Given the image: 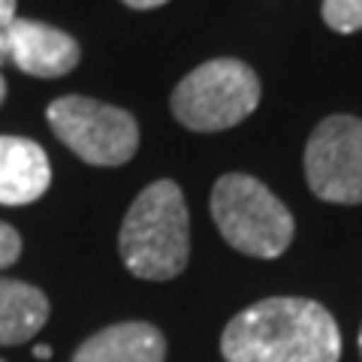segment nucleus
Masks as SVG:
<instances>
[{"label": "nucleus", "instance_id": "1", "mask_svg": "<svg viewBox=\"0 0 362 362\" xmlns=\"http://www.w3.org/2000/svg\"><path fill=\"white\" fill-rule=\"evenodd\" d=\"M221 354L226 362H338L341 332L320 302L275 296L226 323Z\"/></svg>", "mask_w": 362, "mask_h": 362}, {"label": "nucleus", "instance_id": "2", "mask_svg": "<svg viewBox=\"0 0 362 362\" xmlns=\"http://www.w3.org/2000/svg\"><path fill=\"white\" fill-rule=\"evenodd\" d=\"M121 259L142 281H169L190 259V218L181 187L173 178L148 185L127 209L118 230Z\"/></svg>", "mask_w": 362, "mask_h": 362}, {"label": "nucleus", "instance_id": "3", "mask_svg": "<svg viewBox=\"0 0 362 362\" xmlns=\"http://www.w3.org/2000/svg\"><path fill=\"white\" fill-rule=\"evenodd\" d=\"M211 218L226 245L257 259L281 257L296 233L290 209L263 181L245 173H230L214 181Z\"/></svg>", "mask_w": 362, "mask_h": 362}, {"label": "nucleus", "instance_id": "4", "mask_svg": "<svg viewBox=\"0 0 362 362\" xmlns=\"http://www.w3.org/2000/svg\"><path fill=\"white\" fill-rule=\"evenodd\" d=\"M259 103V78L235 58H214L190 70L173 90L169 109L175 121L197 133L230 130Z\"/></svg>", "mask_w": 362, "mask_h": 362}, {"label": "nucleus", "instance_id": "5", "mask_svg": "<svg viewBox=\"0 0 362 362\" xmlns=\"http://www.w3.org/2000/svg\"><path fill=\"white\" fill-rule=\"evenodd\" d=\"M45 121L66 148L90 166H121L139 148L136 118L103 100L76 94L58 97L45 109Z\"/></svg>", "mask_w": 362, "mask_h": 362}, {"label": "nucleus", "instance_id": "6", "mask_svg": "<svg viewBox=\"0 0 362 362\" xmlns=\"http://www.w3.org/2000/svg\"><path fill=\"white\" fill-rule=\"evenodd\" d=\"M305 178L323 202H362V118L329 115L317 124L305 145Z\"/></svg>", "mask_w": 362, "mask_h": 362}, {"label": "nucleus", "instance_id": "7", "mask_svg": "<svg viewBox=\"0 0 362 362\" xmlns=\"http://www.w3.org/2000/svg\"><path fill=\"white\" fill-rule=\"evenodd\" d=\"M6 42H9V61L21 73L37 78H61L73 73L78 58H82L78 42L66 30L30 18H16L6 28Z\"/></svg>", "mask_w": 362, "mask_h": 362}, {"label": "nucleus", "instance_id": "8", "mask_svg": "<svg viewBox=\"0 0 362 362\" xmlns=\"http://www.w3.org/2000/svg\"><path fill=\"white\" fill-rule=\"evenodd\" d=\"M52 185V163L42 145L25 136H0V206L37 202Z\"/></svg>", "mask_w": 362, "mask_h": 362}, {"label": "nucleus", "instance_id": "9", "mask_svg": "<svg viewBox=\"0 0 362 362\" xmlns=\"http://www.w3.org/2000/svg\"><path fill=\"white\" fill-rule=\"evenodd\" d=\"M166 338L151 323L127 320L100 329L73 354V362H163Z\"/></svg>", "mask_w": 362, "mask_h": 362}, {"label": "nucleus", "instance_id": "10", "mask_svg": "<svg viewBox=\"0 0 362 362\" xmlns=\"http://www.w3.org/2000/svg\"><path fill=\"white\" fill-rule=\"evenodd\" d=\"M49 299L33 284L0 278V347L25 344L49 320Z\"/></svg>", "mask_w": 362, "mask_h": 362}, {"label": "nucleus", "instance_id": "11", "mask_svg": "<svg viewBox=\"0 0 362 362\" xmlns=\"http://www.w3.org/2000/svg\"><path fill=\"white\" fill-rule=\"evenodd\" d=\"M323 21L338 33L362 30V0H323Z\"/></svg>", "mask_w": 362, "mask_h": 362}, {"label": "nucleus", "instance_id": "12", "mask_svg": "<svg viewBox=\"0 0 362 362\" xmlns=\"http://www.w3.org/2000/svg\"><path fill=\"white\" fill-rule=\"evenodd\" d=\"M18 257H21V235L16 233L13 223L0 221V269L13 266Z\"/></svg>", "mask_w": 362, "mask_h": 362}, {"label": "nucleus", "instance_id": "13", "mask_svg": "<svg viewBox=\"0 0 362 362\" xmlns=\"http://www.w3.org/2000/svg\"><path fill=\"white\" fill-rule=\"evenodd\" d=\"M16 18V0H0V30H6Z\"/></svg>", "mask_w": 362, "mask_h": 362}, {"label": "nucleus", "instance_id": "14", "mask_svg": "<svg viewBox=\"0 0 362 362\" xmlns=\"http://www.w3.org/2000/svg\"><path fill=\"white\" fill-rule=\"evenodd\" d=\"M124 4L133 6V9H157V6L169 4V0H124Z\"/></svg>", "mask_w": 362, "mask_h": 362}, {"label": "nucleus", "instance_id": "15", "mask_svg": "<svg viewBox=\"0 0 362 362\" xmlns=\"http://www.w3.org/2000/svg\"><path fill=\"white\" fill-rule=\"evenodd\" d=\"M9 61V42H6V30H0V64Z\"/></svg>", "mask_w": 362, "mask_h": 362}, {"label": "nucleus", "instance_id": "16", "mask_svg": "<svg viewBox=\"0 0 362 362\" xmlns=\"http://www.w3.org/2000/svg\"><path fill=\"white\" fill-rule=\"evenodd\" d=\"M33 356H37V359H49V356H52V347L37 344V347H33Z\"/></svg>", "mask_w": 362, "mask_h": 362}, {"label": "nucleus", "instance_id": "17", "mask_svg": "<svg viewBox=\"0 0 362 362\" xmlns=\"http://www.w3.org/2000/svg\"><path fill=\"white\" fill-rule=\"evenodd\" d=\"M4 100H6V78L0 76V103H4Z\"/></svg>", "mask_w": 362, "mask_h": 362}, {"label": "nucleus", "instance_id": "18", "mask_svg": "<svg viewBox=\"0 0 362 362\" xmlns=\"http://www.w3.org/2000/svg\"><path fill=\"white\" fill-rule=\"evenodd\" d=\"M359 354H362V329H359Z\"/></svg>", "mask_w": 362, "mask_h": 362}, {"label": "nucleus", "instance_id": "19", "mask_svg": "<svg viewBox=\"0 0 362 362\" xmlns=\"http://www.w3.org/2000/svg\"><path fill=\"white\" fill-rule=\"evenodd\" d=\"M0 362H4V359H0Z\"/></svg>", "mask_w": 362, "mask_h": 362}]
</instances>
